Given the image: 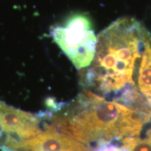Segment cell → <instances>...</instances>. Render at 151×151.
Returning <instances> with one entry per match:
<instances>
[{
  "instance_id": "obj_1",
  "label": "cell",
  "mask_w": 151,
  "mask_h": 151,
  "mask_svg": "<svg viewBox=\"0 0 151 151\" xmlns=\"http://www.w3.org/2000/svg\"><path fill=\"white\" fill-rule=\"evenodd\" d=\"M150 38L136 19L125 17L113 22L98 36L93 61L81 71L83 86L102 94L128 84L137 86L141 57Z\"/></svg>"
},
{
  "instance_id": "obj_2",
  "label": "cell",
  "mask_w": 151,
  "mask_h": 151,
  "mask_svg": "<svg viewBox=\"0 0 151 151\" xmlns=\"http://www.w3.org/2000/svg\"><path fill=\"white\" fill-rule=\"evenodd\" d=\"M149 121L121 104L85 90L62 114L50 116L46 126L97 150L115 138L137 137Z\"/></svg>"
},
{
  "instance_id": "obj_3",
  "label": "cell",
  "mask_w": 151,
  "mask_h": 151,
  "mask_svg": "<svg viewBox=\"0 0 151 151\" xmlns=\"http://www.w3.org/2000/svg\"><path fill=\"white\" fill-rule=\"evenodd\" d=\"M50 35L77 69H85L91 65L97 37L88 16L73 15L62 25L52 28Z\"/></svg>"
},
{
  "instance_id": "obj_4",
  "label": "cell",
  "mask_w": 151,
  "mask_h": 151,
  "mask_svg": "<svg viewBox=\"0 0 151 151\" xmlns=\"http://www.w3.org/2000/svg\"><path fill=\"white\" fill-rule=\"evenodd\" d=\"M90 147L70 136L51 128L20 143L15 151H92Z\"/></svg>"
},
{
  "instance_id": "obj_5",
  "label": "cell",
  "mask_w": 151,
  "mask_h": 151,
  "mask_svg": "<svg viewBox=\"0 0 151 151\" xmlns=\"http://www.w3.org/2000/svg\"><path fill=\"white\" fill-rule=\"evenodd\" d=\"M4 104V103L0 101V148H2L4 146V137L2 124H1V115H2L3 108Z\"/></svg>"
},
{
  "instance_id": "obj_6",
  "label": "cell",
  "mask_w": 151,
  "mask_h": 151,
  "mask_svg": "<svg viewBox=\"0 0 151 151\" xmlns=\"http://www.w3.org/2000/svg\"><path fill=\"white\" fill-rule=\"evenodd\" d=\"M93 151H124V150L113 146H106L101 148L97 149V150H93Z\"/></svg>"
}]
</instances>
